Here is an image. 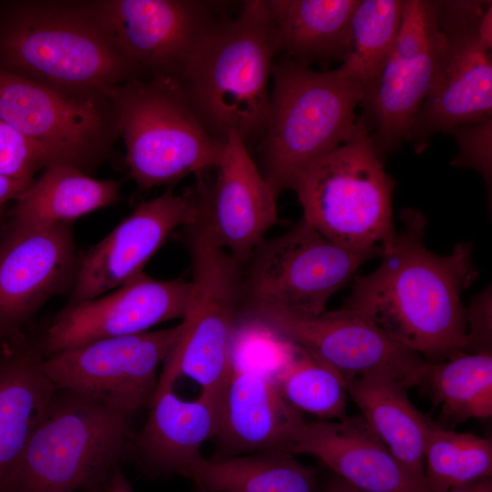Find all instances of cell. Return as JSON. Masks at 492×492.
Instances as JSON below:
<instances>
[{
  "label": "cell",
  "mask_w": 492,
  "mask_h": 492,
  "mask_svg": "<svg viewBox=\"0 0 492 492\" xmlns=\"http://www.w3.org/2000/svg\"><path fill=\"white\" fill-rule=\"evenodd\" d=\"M399 219L380 264L354 276L343 308L425 360L440 362L463 352L466 343L462 292L477 277L472 246L460 242L449 254L434 253L425 244V216L409 208Z\"/></svg>",
  "instance_id": "1"
},
{
  "label": "cell",
  "mask_w": 492,
  "mask_h": 492,
  "mask_svg": "<svg viewBox=\"0 0 492 492\" xmlns=\"http://www.w3.org/2000/svg\"><path fill=\"white\" fill-rule=\"evenodd\" d=\"M278 54L264 0H248L235 17L218 19L178 81L193 113L216 140L236 133L258 142L269 118L270 79Z\"/></svg>",
  "instance_id": "2"
},
{
  "label": "cell",
  "mask_w": 492,
  "mask_h": 492,
  "mask_svg": "<svg viewBox=\"0 0 492 492\" xmlns=\"http://www.w3.org/2000/svg\"><path fill=\"white\" fill-rule=\"evenodd\" d=\"M0 68L85 97L138 77L84 1H0Z\"/></svg>",
  "instance_id": "3"
},
{
  "label": "cell",
  "mask_w": 492,
  "mask_h": 492,
  "mask_svg": "<svg viewBox=\"0 0 492 492\" xmlns=\"http://www.w3.org/2000/svg\"><path fill=\"white\" fill-rule=\"evenodd\" d=\"M272 80L270 113L258 152L259 169L278 196L353 136L364 89L338 67L316 71L285 56L274 61Z\"/></svg>",
  "instance_id": "4"
},
{
  "label": "cell",
  "mask_w": 492,
  "mask_h": 492,
  "mask_svg": "<svg viewBox=\"0 0 492 492\" xmlns=\"http://www.w3.org/2000/svg\"><path fill=\"white\" fill-rule=\"evenodd\" d=\"M131 418L56 389L3 492H78L108 483L129 456Z\"/></svg>",
  "instance_id": "5"
},
{
  "label": "cell",
  "mask_w": 492,
  "mask_h": 492,
  "mask_svg": "<svg viewBox=\"0 0 492 492\" xmlns=\"http://www.w3.org/2000/svg\"><path fill=\"white\" fill-rule=\"evenodd\" d=\"M360 116L353 136L302 172L292 190L302 220L328 240L347 249L388 246L396 228L395 182Z\"/></svg>",
  "instance_id": "6"
},
{
  "label": "cell",
  "mask_w": 492,
  "mask_h": 492,
  "mask_svg": "<svg viewBox=\"0 0 492 492\" xmlns=\"http://www.w3.org/2000/svg\"><path fill=\"white\" fill-rule=\"evenodd\" d=\"M110 99L129 175L138 187L171 185L217 168L225 143L206 131L176 78L133 77Z\"/></svg>",
  "instance_id": "7"
},
{
  "label": "cell",
  "mask_w": 492,
  "mask_h": 492,
  "mask_svg": "<svg viewBox=\"0 0 492 492\" xmlns=\"http://www.w3.org/2000/svg\"><path fill=\"white\" fill-rule=\"evenodd\" d=\"M192 271V300L182 334L159 374L157 391L179 377L200 387L217 405L234 367L233 337L242 301V268L214 239L200 209L184 229Z\"/></svg>",
  "instance_id": "8"
},
{
  "label": "cell",
  "mask_w": 492,
  "mask_h": 492,
  "mask_svg": "<svg viewBox=\"0 0 492 492\" xmlns=\"http://www.w3.org/2000/svg\"><path fill=\"white\" fill-rule=\"evenodd\" d=\"M383 249L355 251L328 240L302 219L288 231L264 240L242 274L246 305L313 315Z\"/></svg>",
  "instance_id": "9"
},
{
  "label": "cell",
  "mask_w": 492,
  "mask_h": 492,
  "mask_svg": "<svg viewBox=\"0 0 492 492\" xmlns=\"http://www.w3.org/2000/svg\"><path fill=\"white\" fill-rule=\"evenodd\" d=\"M244 311L250 320L333 368L344 382L381 374L407 389L424 381L429 361L352 310L343 307L306 315L247 305Z\"/></svg>",
  "instance_id": "10"
},
{
  "label": "cell",
  "mask_w": 492,
  "mask_h": 492,
  "mask_svg": "<svg viewBox=\"0 0 492 492\" xmlns=\"http://www.w3.org/2000/svg\"><path fill=\"white\" fill-rule=\"evenodd\" d=\"M490 2L436 1L444 43L434 82L409 139L418 153L437 132L492 119V49L478 34Z\"/></svg>",
  "instance_id": "11"
},
{
  "label": "cell",
  "mask_w": 492,
  "mask_h": 492,
  "mask_svg": "<svg viewBox=\"0 0 492 492\" xmlns=\"http://www.w3.org/2000/svg\"><path fill=\"white\" fill-rule=\"evenodd\" d=\"M183 323L97 340L44 357L43 370L56 389L71 390L133 416L148 408Z\"/></svg>",
  "instance_id": "12"
},
{
  "label": "cell",
  "mask_w": 492,
  "mask_h": 492,
  "mask_svg": "<svg viewBox=\"0 0 492 492\" xmlns=\"http://www.w3.org/2000/svg\"><path fill=\"white\" fill-rule=\"evenodd\" d=\"M443 43L436 1L405 0L394 49L360 104L361 118L383 157L409 142Z\"/></svg>",
  "instance_id": "13"
},
{
  "label": "cell",
  "mask_w": 492,
  "mask_h": 492,
  "mask_svg": "<svg viewBox=\"0 0 492 492\" xmlns=\"http://www.w3.org/2000/svg\"><path fill=\"white\" fill-rule=\"evenodd\" d=\"M0 120L85 172L118 135L110 98L74 96L1 68Z\"/></svg>",
  "instance_id": "14"
},
{
  "label": "cell",
  "mask_w": 492,
  "mask_h": 492,
  "mask_svg": "<svg viewBox=\"0 0 492 492\" xmlns=\"http://www.w3.org/2000/svg\"><path fill=\"white\" fill-rule=\"evenodd\" d=\"M85 7L138 77H179L216 23L200 0H95Z\"/></svg>",
  "instance_id": "15"
},
{
  "label": "cell",
  "mask_w": 492,
  "mask_h": 492,
  "mask_svg": "<svg viewBox=\"0 0 492 492\" xmlns=\"http://www.w3.org/2000/svg\"><path fill=\"white\" fill-rule=\"evenodd\" d=\"M191 281L157 280L144 272L105 296L67 304L36 343L45 357L97 340L136 334L183 320L192 300Z\"/></svg>",
  "instance_id": "16"
},
{
  "label": "cell",
  "mask_w": 492,
  "mask_h": 492,
  "mask_svg": "<svg viewBox=\"0 0 492 492\" xmlns=\"http://www.w3.org/2000/svg\"><path fill=\"white\" fill-rule=\"evenodd\" d=\"M200 213L196 186L171 188L142 201L97 244L80 255L68 304L102 296L143 272L144 265L178 229L193 225Z\"/></svg>",
  "instance_id": "17"
},
{
  "label": "cell",
  "mask_w": 492,
  "mask_h": 492,
  "mask_svg": "<svg viewBox=\"0 0 492 492\" xmlns=\"http://www.w3.org/2000/svg\"><path fill=\"white\" fill-rule=\"evenodd\" d=\"M79 258L69 223L9 225L0 239V340L23 333L46 301L71 291Z\"/></svg>",
  "instance_id": "18"
},
{
  "label": "cell",
  "mask_w": 492,
  "mask_h": 492,
  "mask_svg": "<svg viewBox=\"0 0 492 492\" xmlns=\"http://www.w3.org/2000/svg\"><path fill=\"white\" fill-rule=\"evenodd\" d=\"M215 169L210 184L197 176L201 210L217 242L243 266L277 222L278 196L234 132Z\"/></svg>",
  "instance_id": "19"
},
{
  "label": "cell",
  "mask_w": 492,
  "mask_h": 492,
  "mask_svg": "<svg viewBox=\"0 0 492 492\" xmlns=\"http://www.w3.org/2000/svg\"><path fill=\"white\" fill-rule=\"evenodd\" d=\"M289 453L315 457L334 476L364 492H430L395 458L361 415L303 421Z\"/></svg>",
  "instance_id": "20"
},
{
  "label": "cell",
  "mask_w": 492,
  "mask_h": 492,
  "mask_svg": "<svg viewBox=\"0 0 492 492\" xmlns=\"http://www.w3.org/2000/svg\"><path fill=\"white\" fill-rule=\"evenodd\" d=\"M303 421L282 397L272 375L235 364L218 404L216 456L289 453Z\"/></svg>",
  "instance_id": "21"
},
{
  "label": "cell",
  "mask_w": 492,
  "mask_h": 492,
  "mask_svg": "<svg viewBox=\"0 0 492 492\" xmlns=\"http://www.w3.org/2000/svg\"><path fill=\"white\" fill-rule=\"evenodd\" d=\"M141 430L133 436L129 456L149 476H181L201 457L200 449L217 428L218 405L200 395L193 400L173 388L156 391Z\"/></svg>",
  "instance_id": "22"
},
{
  "label": "cell",
  "mask_w": 492,
  "mask_h": 492,
  "mask_svg": "<svg viewBox=\"0 0 492 492\" xmlns=\"http://www.w3.org/2000/svg\"><path fill=\"white\" fill-rule=\"evenodd\" d=\"M44 357L25 333L0 353V492L56 389L43 370Z\"/></svg>",
  "instance_id": "23"
},
{
  "label": "cell",
  "mask_w": 492,
  "mask_h": 492,
  "mask_svg": "<svg viewBox=\"0 0 492 492\" xmlns=\"http://www.w3.org/2000/svg\"><path fill=\"white\" fill-rule=\"evenodd\" d=\"M278 53L310 67L350 53L351 22L359 0H264Z\"/></svg>",
  "instance_id": "24"
},
{
  "label": "cell",
  "mask_w": 492,
  "mask_h": 492,
  "mask_svg": "<svg viewBox=\"0 0 492 492\" xmlns=\"http://www.w3.org/2000/svg\"><path fill=\"white\" fill-rule=\"evenodd\" d=\"M345 387L361 416L395 458L425 483L424 454L432 424L410 402L406 388L381 374L352 378Z\"/></svg>",
  "instance_id": "25"
},
{
  "label": "cell",
  "mask_w": 492,
  "mask_h": 492,
  "mask_svg": "<svg viewBox=\"0 0 492 492\" xmlns=\"http://www.w3.org/2000/svg\"><path fill=\"white\" fill-rule=\"evenodd\" d=\"M121 183L92 178L80 169L56 163L15 199L10 225L43 228L70 223L115 203Z\"/></svg>",
  "instance_id": "26"
},
{
  "label": "cell",
  "mask_w": 492,
  "mask_h": 492,
  "mask_svg": "<svg viewBox=\"0 0 492 492\" xmlns=\"http://www.w3.org/2000/svg\"><path fill=\"white\" fill-rule=\"evenodd\" d=\"M181 477L210 492H316L314 469L282 451L200 457Z\"/></svg>",
  "instance_id": "27"
},
{
  "label": "cell",
  "mask_w": 492,
  "mask_h": 492,
  "mask_svg": "<svg viewBox=\"0 0 492 492\" xmlns=\"http://www.w3.org/2000/svg\"><path fill=\"white\" fill-rule=\"evenodd\" d=\"M422 384L443 415L455 422L492 415V353L460 352L428 362Z\"/></svg>",
  "instance_id": "28"
},
{
  "label": "cell",
  "mask_w": 492,
  "mask_h": 492,
  "mask_svg": "<svg viewBox=\"0 0 492 492\" xmlns=\"http://www.w3.org/2000/svg\"><path fill=\"white\" fill-rule=\"evenodd\" d=\"M405 0H359L351 22L352 46L338 69L366 89L376 79L397 40Z\"/></svg>",
  "instance_id": "29"
},
{
  "label": "cell",
  "mask_w": 492,
  "mask_h": 492,
  "mask_svg": "<svg viewBox=\"0 0 492 492\" xmlns=\"http://www.w3.org/2000/svg\"><path fill=\"white\" fill-rule=\"evenodd\" d=\"M289 349L272 379L282 397L299 412L320 420H337L346 414L347 391L343 377L304 350Z\"/></svg>",
  "instance_id": "30"
},
{
  "label": "cell",
  "mask_w": 492,
  "mask_h": 492,
  "mask_svg": "<svg viewBox=\"0 0 492 492\" xmlns=\"http://www.w3.org/2000/svg\"><path fill=\"white\" fill-rule=\"evenodd\" d=\"M492 440L431 425L424 454V477L430 492L491 478Z\"/></svg>",
  "instance_id": "31"
},
{
  "label": "cell",
  "mask_w": 492,
  "mask_h": 492,
  "mask_svg": "<svg viewBox=\"0 0 492 492\" xmlns=\"http://www.w3.org/2000/svg\"><path fill=\"white\" fill-rule=\"evenodd\" d=\"M448 133L453 135L458 149L451 165L471 169L479 173L491 196L492 119L456 127Z\"/></svg>",
  "instance_id": "32"
},
{
  "label": "cell",
  "mask_w": 492,
  "mask_h": 492,
  "mask_svg": "<svg viewBox=\"0 0 492 492\" xmlns=\"http://www.w3.org/2000/svg\"><path fill=\"white\" fill-rule=\"evenodd\" d=\"M466 337L463 352L492 353V294L490 286L466 307Z\"/></svg>",
  "instance_id": "33"
},
{
  "label": "cell",
  "mask_w": 492,
  "mask_h": 492,
  "mask_svg": "<svg viewBox=\"0 0 492 492\" xmlns=\"http://www.w3.org/2000/svg\"><path fill=\"white\" fill-rule=\"evenodd\" d=\"M31 182L12 179L0 174V215H3L6 203L15 201Z\"/></svg>",
  "instance_id": "34"
},
{
  "label": "cell",
  "mask_w": 492,
  "mask_h": 492,
  "mask_svg": "<svg viewBox=\"0 0 492 492\" xmlns=\"http://www.w3.org/2000/svg\"><path fill=\"white\" fill-rule=\"evenodd\" d=\"M478 34L484 44L492 49V2L486 7L480 18Z\"/></svg>",
  "instance_id": "35"
},
{
  "label": "cell",
  "mask_w": 492,
  "mask_h": 492,
  "mask_svg": "<svg viewBox=\"0 0 492 492\" xmlns=\"http://www.w3.org/2000/svg\"><path fill=\"white\" fill-rule=\"evenodd\" d=\"M106 492H134L120 466L117 467L109 477Z\"/></svg>",
  "instance_id": "36"
},
{
  "label": "cell",
  "mask_w": 492,
  "mask_h": 492,
  "mask_svg": "<svg viewBox=\"0 0 492 492\" xmlns=\"http://www.w3.org/2000/svg\"><path fill=\"white\" fill-rule=\"evenodd\" d=\"M446 492H492V481L491 478L482 479L453 487Z\"/></svg>",
  "instance_id": "37"
},
{
  "label": "cell",
  "mask_w": 492,
  "mask_h": 492,
  "mask_svg": "<svg viewBox=\"0 0 492 492\" xmlns=\"http://www.w3.org/2000/svg\"><path fill=\"white\" fill-rule=\"evenodd\" d=\"M323 492H364L333 475L326 483Z\"/></svg>",
  "instance_id": "38"
},
{
  "label": "cell",
  "mask_w": 492,
  "mask_h": 492,
  "mask_svg": "<svg viewBox=\"0 0 492 492\" xmlns=\"http://www.w3.org/2000/svg\"><path fill=\"white\" fill-rule=\"evenodd\" d=\"M107 484L97 486L88 489L81 490L78 492H106Z\"/></svg>",
  "instance_id": "39"
},
{
  "label": "cell",
  "mask_w": 492,
  "mask_h": 492,
  "mask_svg": "<svg viewBox=\"0 0 492 492\" xmlns=\"http://www.w3.org/2000/svg\"><path fill=\"white\" fill-rule=\"evenodd\" d=\"M194 487H195V492H210L197 486H194Z\"/></svg>",
  "instance_id": "40"
},
{
  "label": "cell",
  "mask_w": 492,
  "mask_h": 492,
  "mask_svg": "<svg viewBox=\"0 0 492 492\" xmlns=\"http://www.w3.org/2000/svg\"><path fill=\"white\" fill-rule=\"evenodd\" d=\"M8 341V340H7ZM7 341H3V340H0V353L2 352V350L4 349L5 343Z\"/></svg>",
  "instance_id": "41"
},
{
  "label": "cell",
  "mask_w": 492,
  "mask_h": 492,
  "mask_svg": "<svg viewBox=\"0 0 492 492\" xmlns=\"http://www.w3.org/2000/svg\"><path fill=\"white\" fill-rule=\"evenodd\" d=\"M2 218H3V215H0V227H1V223H2Z\"/></svg>",
  "instance_id": "42"
}]
</instances>
